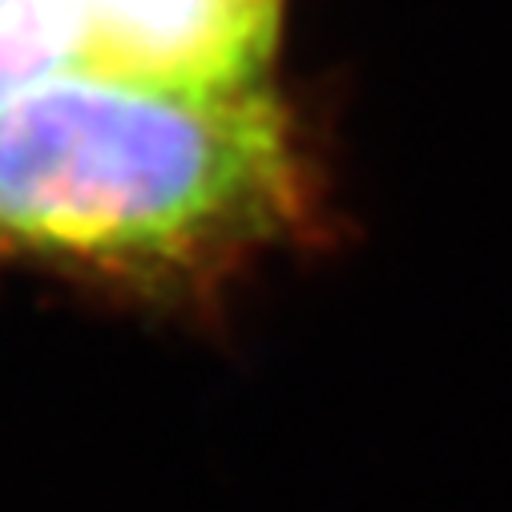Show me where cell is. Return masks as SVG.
<instances>
[{
	"label": "cell",
	"mask_w": 512,
	"mask_h": 512,
	"mask_svg": "<svg viewBox=\"0 0 512 512\" xmlns=\"http://www.w3.org/2000/svg\"><path fill=\"white\" fill-rule=\"evenodd\" d=\"M311 162L267 89L81 69L0 101V263L138 295L210 287L307 230Z\"/></svg>",
	"instance_id": "cell-1"
},
{
	"label": "cell",
	"mask_w": 512,
	"mask_h": 512,
	"mask_svg": "<svg viewBox=\"0 0 512 512\" xmlns=\"http://www.w3.org/2000/svg\"><path fill=\"white\" fill-rule=\"evenodd\" d=\"M73 69L178 89H263L283 0H69Z\"/></svg>",
	"instance_id": "cell-2"
},
{
	"label": "cell",
	"mask_w": 512,
	"mask_h": 512,
	"mask_svg": "<svg viewBox=\"0 0 512 512\" xmlns=\"http://www.w3.org/2000/svg\"><path fill=\"white\" fill-rule=\"evenodd\" d=\"M73 69L69 0H0V101Z\"/></svg>",
	"instance_id": "cell-3"
}]
</instances>
